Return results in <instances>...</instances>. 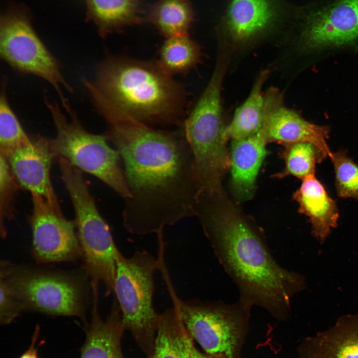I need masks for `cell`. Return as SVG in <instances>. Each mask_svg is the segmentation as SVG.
<instances>
[{"label": "cell", "instance_id": "cell-1", "mask_svg": "<svg viewBox=\"0 0 358 358\" xmlns=\"http://www.w3.org/2000/svg\"><path fill=\"white\" fill-rule=\"evenodd\" d=\"M99 113L107 123L105 136L124 166L131 194L122 212L126 230L159 235L166 226L195 215L197 177L183 132L154 129L110 103Z\"/></svg>", "mask_w": 358, "mask_h": 358}, {"label": "cell", "instance_id": "cell-2", "mask_svg": "<svg viewBox=\"0 0 358 358\" xmlns=\"http://www.w3.org/2000/svg\"><path fill=\"white\" fill-rule=\"evenodd\" d=\"M242 302L261 306L275 318H287L291 299L305 287L301 274L275 261L256 229L230 203L200 200L196 214Z\"/></svg>", "mask_w": 358, "mask_h": 358}, {"label": "cell", "instance_id": "cell-3", "mask_svg": "<svg viewBox=\"0 0 358 358\" xmlns=\"http://www.w3.org/2000/svg\"><path fill=\"white\" fill-rule=\"evenodd\" d=\"M95 93L145 123H176L181 116L184 92L159 64L115 56L100 63L95 78L84 79Z\"/></svg>", "mask_w": 358, "mask_h": 358}, {"label": "cell", "instance_id": "cell-4", "mask_svg": "<svg viewBox=\"0 0 358 358\" xmlns=\"http://www.w3.org/2000/svg\"><path fill=\"white\" fill-rule=\"evenodd\" d=\"M58 162L62 179L73 206L81 258L90 279L93 294H98V285L102 283L108 296L113 293L121 252L97 209L82 172L65 159H59Z\"/></svg>", "mask_w": 358, "mask_h": 358}, {"label": "cell", "instance_id": "cell-5", "mask_svg": "<svg viewBox=\"0 0 358 358\" xmlns=\"http://www.w3.org/2000/svg\"><path fill=\"white\" fill-rule=\"evenodd\" d=\"M161 258L156 259L146 251L126 258L120 254L117 262L113 293L120 309L125 331H129L144 353L153 358L160 319L153 305L154 275L160 268Z\"/></svg>", "mask_w": 358, "mask_h": 358}, {"label": "cell", "instance_id": "cell-6", "mask_svg": "<svg viewBox=\"0 0 358 358\" xmlns=\"http://www.w3.org/2000/svg\"><path fill=\"white\" fill-rule=\"evenodd\" d=\"M56 129L50 140L55 157L62 158L78 169L96 177L126 199L131 197L118 151L111 148L105 136L87 131L71 106L66 109L68 118L56 101L45 99Z\"/></svg>", "mask_w": 358, "mask_h": 358}, {"label": "cell", "instance_id": "cell-7", "mask_svg": "<svg viewBox=\"0 0 358 358\" xmlns=\"http://www.w3.org/2000/svg\"><path fill=\"white\" fill-rule=\"evenodd\" d=\"M170 290L174 306L187 333L205 353L225 358H242L251 307L240 300L232 304L182 300L171 287Z\"/></svg>", "mask_w": 358, "mask_h": 358}, {"label": "cell", "instance_id": "cell-8", "mask_svg": "<svg viewBox=\"0 0 358 358\" xmlns=\"http://www.w3.org/2000/svg\"><path fill=\"white\" fill-rule=\"evenodd\" d=\"M0 276L25 310L84 318L85 289L75 278L4 261L0 264Z\"/></svg>", "mask_w": 358, "mask_h": 358}, {"label": "cell", "instance_id": "cell-9", "mask_svg": "<svg viewBox=\"0 0 358 358\" xmlns=\"http://www.w3.org/2000/svg\"><path fill=\"white\" fill-rule=\"evenodd\" d=\"M0 55L17 71L46 80L57 92L63 106L69 104L63 89L71 93L73 89L64 78L58 61L34 30L23 6L12 5L1 15Z\"/></svg>", "mask_w": 358, "mask_h": 358}, {"label": "cell", "instance_id": "cell-10", "mask_svg": "<svg viewBox=\"0 0 358 358\" xmlns=\"http://www.w3.org/2000/svg\"><path fill=\"white\" fill-rule=\"evenodd\" d=\"M226 61L223 57L218 60L210 80L183 125L195 164L204 169L219 168L229 157L221 98Z\"/></svg>", "mask_w": 358, "mask_h": 358}, {"label": "cell", "instance_id": "cell-11", "mask_svg": "<svg viewBox=\"0 0 358 358\" xmlns=\"http://www.w3.org/2000/svg\"><path fill=\"white\" fill-rule=\"evenodd\" d=\"M30 222L32 253L40 263L69 262L81 258L75 223L56 211L42 196L32 194Z\"/></svg>", "mask_w": 358, "mask_h": 358}, {"label": "cell", "instance_id": "cell-12", "mask_svg": "<svg viewBox=\"0 0 358 358\" xmlns=\"http://www.w3.org/2000/svg\"><path fill=\"white\" fill-rule=\"evenodd\" d=\"M4 156L20 186L42 196L56 211L62 213L51 179L55 156L50 141L42 137L30 139Z\"/></svg>", "mask_w": 358, "mask_h": 358}, {"label": "cell", "instance_id": "cell-13", "mask_svg": "<svg viewBox=\"0 0 358 358\" xmlns=\"http://www.w3.org/2000/svg\"><path fill=\"white\" fill-rule=\"evenodd\" d=\"M358 38V0H341L308 15L301 34L305 47L349 44Z\"/></svg>", "mask_w": 358, "mask_h": 358}, {"label": "cell", "instance_id": "cell-14", "mask_svg": "<svg viewBox=\"0 0 358 358\" xmlns=\"http://www.w3.org/2000/svg\"><path fill=\"white\" fill-rule=\"evenodd\" d=\"M263 129L268 142L285 145L307 142L322 149L329 157L332 154L327 140L330 129L303 118L283 104L278 91L270 89L266 93V107Z\"/></svg>", "mask_w": 358, "mask_h": 358}, {"label": "cell", "instance_id": "cell-15", "mask_svg": "<svg viewBox=\"0 0 358 358\" xmlns=\"http://www.w3.org/2000/svg\"><path fill=\"white\" fill-rule=\"evenodd\" d=\"M282 16L278 0H230L220 26L228 39L244 43L272 29Z\"/></svg>", "mask_w": 358, "mask_h": 358}, {"label": "cell", "instance_id": "cell-16", "mask_svg": "<svg viewBox=\"0 0 358 358\" xmlns=\"http://www.w3.org/2000/svg\"><path fill=\"white\" fill-rule=\"evenodd\" d=\"M299 358H358V314L340 317L334 326L306 338Z\"/></svg>", "mask_w": 358, "mask_h": 358}, {"label": "cell", "instance_id": "cell-17", "mask_svg": "<svg viewBox=\"0 0 358 358\" xmlns=\"http://www.w3.org/2000/svg\"><path fill=\"white\" fill-rule=\"evenodd\" d=\"M268 143L263 128L249 137L232 140L230 155L231 185L239 200H246L253 195Z\"/></svg>", "mask_w": 358, "mask_h": 358}, {"label": "cell", "instance_id": "cell-18", "mask_svg": "<svg viewBox=\"0 0 358 358\" xmlns=\"http://www.w3.org/2000/svg\"><path fill=\"white\" fill-rule=\"evenodd\" d=\"M93 295L90 321L86 329V340L81 349L80 358H125L121 342L125 331L121 313L114 298L109 314L103 320Z\"/></svg>", "mask_w": 358, "mask_h": 358}, {"label": "cell", "instance_id": "cell-19", "mask_svg": "<svg viewBox=\"0 0 358 358\" xmlns=\"http://www.w3.org/2000/svg\"><path fill=\"white\" fill-rule=\"evenodd\" d=\"M293 199L298 204L299 212L308 217L312 234L320 242L324 241L338 226L339 212L323 184L315 175L307 177L294 192Z\"/></svg>", "mask_w": 358, "mask_h": 358}, {"label": "cell", "instance_id": "cell-20", "mask_svg": "<svg viewBox=\"0 0 358 358\" xmlns=\"http://www.w3.org/2000/svg\"><path fill=\"white\" fill-rule=\"evenodd\" d=\"M268 71H262L257 78L246 100L236 110L231 122L225 129L228 139H243L262 129L266 107V93L263 86Z\"/></svg>", "mask_w": 358, "mask_h": 358}, {"label": "cell", "instance_id": "cell-21", "mask_svg": "<svg viewBox=\"0 0 358 358\" xmlns=\"http://www.w3.org/2000/svg\"><path fill=\"white\" fill-rule=\"evenodd\" d=\"M87 15L103 37L124 27L138 23L139 0H86Z\"/></svg>", "mask_w": 358, "mask_h": 358}, {"label": "cell", "instance_id": "cell-22", "mask_svg": "<svg viewBox=\"0 0 358 358\" xmlns=\"http://www.w3.org/2000/svg\"><path fill=\"white\" fill-rule=\"evenodd\" d=\"M190 337L177 308L160 314L153 358H188Z\"/></svg>", "mask_w": 358, "mask_h": 358}, {"label": "cell", "instance_id": "cell-23", "mask_svg": "<svg viewBox=\"0 0 358 358\" xmlns=\"http://www.w3.org/2000/svg\"><path fill=\"white\" fill-rule=\"evenodd\" d=\"M194 15L188 0H159L150 8L148 19L168 38L187 34Z\"/></svg>", "mask_w": 358, "mask_h": 358}, {"label": "cell", "instance_id": "cell-24", "mask_svg": "<svg viewBox=\"0 0 358 358\" xmlns=\"http://www.w3.org/2000/svg\"><path fill=\"white\" fill-rule=\"evenodd\" d=\"M198 44L187 34L167 38L161 47L158 63L168 74L186 72L198 61Z\"/></svg>", "mask_w": 358, "mask_h": 358}, {"label": "cell", "instance_id": "cell-25", "mask_svg": "<svg viewBox=\"0 0 358 358\" xmlns=\"http://www.w3.org/2000/svg\"><path fill=\"white\" fill-rule=\"evenodd\" d=\"M284 146L281 155L285 166L282 172L275 175L278 178L289 175L302 180L315 175L316 165L329 157L322 149L310 142H296Z\"/></svg>", "mask_w": 358, "mask_h": 358}, {"label": "cell", "instance_id": "cell-26", "mask_svg": "<svg viewBox=\"0 0 358 358\" xmlns=\"http://www.w3.org/2000/svg\"><path fill=\"white\" fill-rule=\"evenodd\" d=\"M30 140L9 105L4 80L1 84L0 94V153L5 155Z\"/></svg>", "mask_w": 358, "mask_h": 358}, {"label": "cell", "instance_id": "cell-27", "mask_svg": "<svg viewBox=\"0 0 358 358\" xmlns=\"http://www.w3.org/2000/svg\"><path fill=\"white\" fill-rule=\"evenodd\" d=\"M335 173V185L338 196L358 200V164L340 149L329 157Z\"/></svg>", "mask_w": 358, "mask_h": 358}, {"label": "cell", "instance_id": "cell-28", "mask_svg": "<svg viewBox=\"0 0 358 358\" xmlns=\"http://www.w3.org/2000/svg\"><path fill=\"white\" fill-rule=\"evenodd\" d=\"M18 186L6 157L0 153V234L3 238L6 235L4 222L13 215L14 200Z\"/></svg>", "mask_w": 358, "mask_h": 358}, {"label": "cell", "instance_id": "cell-29", "mask_svg": "<svg viewBox=\"0 0 358 358\" xmlns=\"http://www.w3.org/2000/svg\"><path fill=\"white\" fill-rule=\"evenodd\" d=\"M0 278V322L1 325H7L25 310L12 293L5 279L1 276Z\"/></svg>", "mask_w": 358, "mask_h": 358}, {"label": "cell", "instance_id": "cell-30", "mask_svg": "<svg viewBox=\"0 0 358 358\" xmlns=\"http://www.w3.org/2000/svg\"><path fill=\"white\" fill-rule=\"evenodd\" d=\"M40 326L37 325L32 336L29 347L19 358H38L36 343L40 335Z\"/></svg>", "mask_w": 358, "mask_h": 358}, {"label": "cell", "instance_id": "cell-31", "mask_svg": "<svg viewBox=\"0 0 358 358\" xmlns=\"http://www.w3.org/2000/svg\"><path fill=\"white\" fill-rule=\"evenodd\" d=\"M188 358H225L220 355H211L203 353L194 346L192 339L190 338L188 343Z\"/></svg>", "mask_w": 358, "mask_h": 358}]
</instances>
